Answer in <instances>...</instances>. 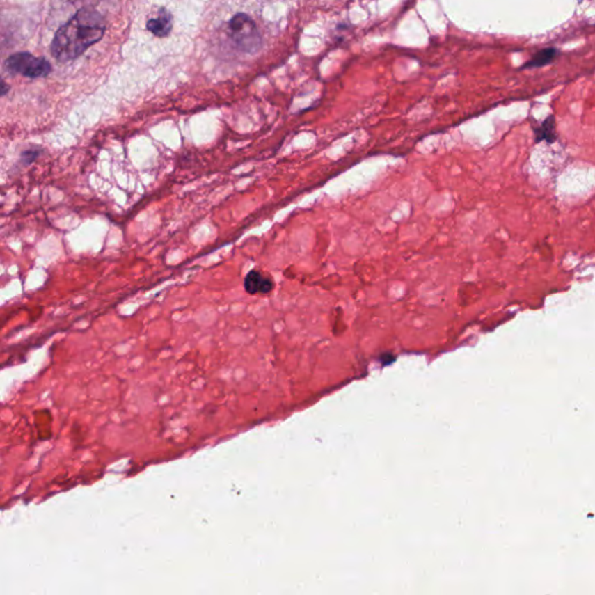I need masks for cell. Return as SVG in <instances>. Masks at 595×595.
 <instances>
[{
    "label": "cell",
    "mask_w": 595,
    "mask_h": 595,
    "mask_svg": "<svg viewBox=\"0 0 595 595\" xmlns=\"http://www.w3.org/2000/svg\"><path fill=\"white\" fill-rule=\"evenodd\" d=\"M5 67L12 74L29 78L47 77L51 72V65L46 58L33 56L29 53L13 54L5 62Z\"/></svg>",
    "instance_id": "obj_3"
},
{
    "label": "cell",
    "mask_w": 595,
    "mask_h": 595,
    "mask_svg": "<svg viewBox=\"0 0 595 595\" xmlns=\"http://www.w3.org/2000/svg\"><path fill=\"white\" fill-rule=\"evenodd\" d=\"M229 35L237 49L254 54L262 47V36L254 20L246 13H237L229 22Z\"/></svg>",
    "instance_id": "obj_2"
},
{
    "label": "cell",
    "mask_w": 595,
    "mask_h": 595,
    "mask_svg": "<svg viewBox=\"0 0 595 595\" xmlns=\"http://www.w3.org/2000/svg\"><path fill=\"white\" fill-rule=\"evenodd\" d=\"M536 141H546L548 143H553L557 140L556 121L553 116L546 118L535 131Z\"/></svg>",
    "instance_id": "obj_6"
},
{
    "label": "cell",
    "mask_w": 595,
    "mask_h": 595,
    "mask_svg": "<svg viewBox=\"0 0 595 595\" xmlns=\"http://www.w3.org/2000/svg\"><path fill=\"white\" fill-rule=\"evenodd\" d=\"M557 56V50L553 48H546V49L541 50L536 54L535 56L532 57V60L529 61L528 63H525L522 69H532V68L544 67L546 64L551 63Z\"/></svg>",
    "instance_id": "obj_7"
},
{
    "label": "cell",
    "mask_w": 595,
    "mask_h": 595,
    "mask_svg": "<svg viewBox=\"0 0 595 595\" xmlns=\"http://www.w3.org/2000/svg\"><path fill=\"white\" fill-rule=\"evenodd\" d=\"M102 15L91 8H81L54 36L51 54L58 62H69L81 56L105 34Z\"/></svg>",
    "instance_id": "obj_1"
},
{
    "label": "cell",
    "mask_w": 595,
    "mask_h": 595,
    "mask_svg": "<svg viewBox=\"0 0 595 595\" xmlns=\"http://www.w3.org/2000/svg\"><path fill=\"white\" fill-rule=\"evenodd\" d=\"M147 29L149 32H152L154 35L159 38L169 35L173 29V15H170V12L166 8H161L159 17L147 22Z\"/></svg>",
    "instance_id": "obj_5"
},
{
    "label": "cell",
    "mask_w": 595,
    "mask_h": 595,
    "mask_svg": "<svg viewBox=\"0 0 595 595\" xmlns=\"http://www.w3.org/2000/svg\"><path fill=\"white\" fill-rule=\"evenodd\" d=\"M39 149H29L26 152H22V161L24 164H31L39 157Z\"/></svg>",
    "instance_id": "obj_8"
},
{
    "label": "cell",
    "mask_w": 595,
    "mask_h": 595,
    "mask_svg": "<svg viewBox=\"0 0 595 595\" xmlns=\"http://www.w3.org/2000/svg\"><path fill=\"white\" fill-rule=\"evenodd\" d=\"M244 289L249 294H268L273 289V280L258 270H253L244 278Z\"/></svg>",
    "instance_id": "obj_4"
},
{
    "label": "cell",
    "mask_w": 595,
    "mask_h": 595,
    "mask_svg": "<svg viewBox=\"0 0 595 595\" xmlns=\"http://www.w3.org/2000/svg\"><path fill=\"white\" fill-rule=\"evenodd\" d=\"M8 91H10V86H8V83L3 79V77L0 76V97L8 95Z\"/></svg>",
    "instance_id": "obj_9"
}]
</instances>
